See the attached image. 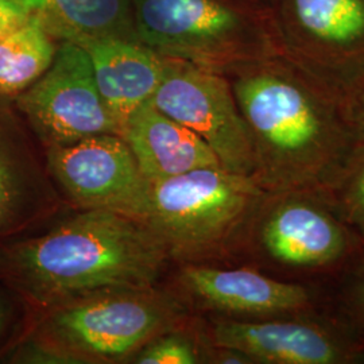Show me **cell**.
I'll return each instance as SVG.
<instances>
[{
  "label": "cell",
  "mask_w": 364,
  "mask_h": 364,
  "mask_svg": "<svg viewBox=\"0 0 364 364\" xmlns=\"http://www.w3.org/2000/svg\"><path fill=\"white\" fill-rule=\"evenodd\" d=\"M208 338L196 341L192 335L173 329L150 341L136 358L141 364H196L208 362Z\"/></svg>",
  "instance_id": "d6986e66"
},
{
  "label": "cell",
  "mask_w": 364,
  "mask_h": 364,
  "mask_svg": "<svg viewBox=\"0 0 364 364\" xmlns=\"http://www.w3.org/2000/svg\"><path fill=\"white\" fill-rule=\"evenodd\" d=\"M22 304L25 302L0 282V356L11 351L25 335V331H21Z\"/></svg>",
  "instance_id": "44dd1931"
},
{
  "label": "cell",
  "mask_w": 364,
  "mask_h": 364,
  "mask_svg": "<svg viewBox=\"0 0 364 364\" xmlns=\"http://www.w3.org/2000/svg\"><path fill=\"white\" fill-rule=\"evenodd\" d=\"M150 102L197 134L224 169L254 178L252 141L225 75L165 57L161 82Z\"/></svg>",
  "instance_id": "ba28073f"
},
{
  "label": "cell",
  "mask_w": 364,
  "mask_h": 364,
  "mask_svg": "<svg viewBox=\"0 0 364 364\" xmlns=\"http://www.w3.org/2000/svg\"><path fill=\"white\" fill-rule=\"evenodd\" d=\"M318 193L364 242V141L356 142L336 177Z\"/></svg>",
  "instance_id": "ac0fdd59"
},
{
  "label": "cell",
  "mask_w": 364,
  "mask_h": 364,
  "mask_svg": "<svg viewBox=\"0 0 364 364\" xmlns=\"http://www.w3.org/2000/svg\"><path fill=\"white\" fill-rule=\"evenodd\" d=\"M33 136L13 100L0 97V245L45 219L55 201Z\"/></svg>",
  "instance_id": "4fadbf2b"
},
{
  "label": "cell",
  "mask_w": 364,
  "mask_h": 364,
  "mask_svg": "<svg viewBox=\"0 0 364 364\" xmlns=\"http://www.w3.org/2000/svg\"><path fill=\"white\" fill-rule=\"evenodd\" d=\"M46 170L82 210H109L144 219L150 183L130 146L117 134L45 149Z\"/></svg>",
  "instance_id": "8fae6325"
},
{
  "label": "cell",
  "mask_w": 364,
  "mask_h": 364,
  "mask_svg": "<svg viewBox=\"0 0 364 364\" xmlns=\"http://www.w3.org/2000/svg\"><path fill=\"white\" fill-rule=\"evenodd\" d=\"M279 55L336 97L364 80V0H269Z\"/></svg>",
  "instance_id": "52a82bcc"
},
{
  "label": "cell",
  "mask_w": 364,
  "mask_h": 364,
  "mask_svg": "<svg viewBox=\"0 0 364 364\" xmlns=\"http://www.w3.org/2000/svg\"><path fill=\"white\" fill-rule=\"evenodd\" d=\"M14 105L45 149L95 135H120L88 54L72 41H60L50 68L14 99Z\"/></svg>",
  "instance_id": "9c48e42d"
},
{
  "label": "cell",
  "mask_w": 364,
  "mask_h": 364,
  "mask_svg": "<svg viewBox=\"0 0 364 364\" xmlns=\"http://www.w3.org/2000/svg\"><path fill=\"white\" fill-rule=\"evenodd\" d=\"M122 136L149 183L221 166L213 150L197 134L161 112L150 100L129 117Z\"/></svg>",
  "instance_id": "9a60e30c"
},
{
  "label": "cell",
  "mask_w": 364,
  "mask_h": 364,
  "mask_svg": "<svg viewBox=\"0 0 364 364\" xmlns=\"http://www.w3.org/2000/svg\"><path fill=\"white\" fill-rule=\"evenodd\" d=\"M266 195L254 178L223 166L192 170L150 183L144 221L170 258L215 264L245 252Z\"/></svg>",
  "instance_id": "277c9868"
},
{
  "label": "cell",
  "mask_w": 364,
  "mask_h": 364,
  "mask_svg": "<svg viewBox=\"0 0 364 364\" xmlns=\"http://www.w3.org/2000/svg\"><path fill=\"white\" fill-rule=\"evenodd\" d=\"M138 41L156 54L228 75L279 55L273 15L260 0H131Z\"/></svg>",
  "instance_id": "5b68a950"
},
{
  "label": "cell",
  "mask_w": 364,
  "mask_h": 364,
  "mask_svg": "<svg viewBox=\"0 0 364 364\" xmlns=\"http://www.w3.org/2000/svg\"><path fill=\"white\" fill-rule=\"evenodd\" d=\"M225 76L252 141L255 182L266 192L324 189L356 144L340 99L282 55Z\"/></svg>",
  "instance_id": "7a4b0ae2"
},
{
  "label": "cell",
  "mask_w": 364,
  "mask_h": 364,
  "mask_svg": "<svg viewBox=\"0 0 364 364\" xmlns=\"http://www.w3.org/2000/svg\"><path fill=\"white\" fill-rule=\"evenodd\" d=\"M58 41L115 37L138 41L131 0H23Z\"/></svg>",
  "instance_id": "2e32d148"
},
{
  "label": "cell",
  "mask_w": 364,
  "mask_h": 364,
  "mask_svg": "<svg viewBox=\"0 0 364 364\" xmlns=\"http://www.w3.org/2000/svg\"><path fill=\"white\" fill-rule=\"evenodd\" d=\"M212 346L242 352L251 363H364V348L333 311L269 320L212 317Z\"/></svg>",
  "instance_id": "30bf717a"
},
{
  "label": "cell",
  "mask_w": 364,
  "mask_h": 364,
  "mask_svg": "<svg viewBox=\"0 0 364 364\" xmlns=\"http://www.w3.org/2000/svg\"><path fill=\"white\" fill-rule=\"evenodd\" d=\"M60 41L34 14L0 38V97L13 100L30 88L53 64Z\"/></svg>",
  "instance_id": "e0dca14e"
},
{
  "label": "cell",
  "mask_w": 364,
  "mask_h": 364,
  "mask_svg": "<svg viewBox=\"0 0 364 364\" xmlns=\"http://www.w3.org/2000/svg\"><path fill=\"white\" fill-rule=\"evenodd\" d=\"M72 42L88 54L99 91L122 135L129 117L156 93L165 57L129 39L85 37Z\"/></svg>",
  "instance_id": "5bb4252c"
},
{
  "label": "cell",
  "mask_w": 364,
  "mask_h": 364,
  "mask_svg": "<svg viewBox=\"0 0 364 364\" xmlns=\"http://www.w3.org/2000/svg\"><path fill=\"white\" fill-rule=\"evenodd\" d=\"M340 103L356 142H362L364 141V80L343 97Z\"/></svg>",
  "instance_id": "7402d4cb"
},
{
  "label": "cell",
  "mask_w": 364,
  "mask_h": 364,
  "mask_svg": "<svg viewBox=\"0 0 364 364\" xmlns=\"http://www.w3.org/2000/svg\"><path fill=\"white\" fill-rule=\"evenodd\" d=\"M245 252L263 273L326 290L359 266L364 242L318 192H266Z\"/></svg>",
  "instance_id": "8992f818"
},
{
  "label": "cell",
  "mask_w": 364,
  "mask_h": 364,
  "mask_svg": "<svg viewBox=\"0 0 364 364\" xmlns=\"http://www.w3.org/2000/svg\"><path fill=\"white\" fill-rule=\"evenodd\" d=\"M188 317L181 299L156 287L90 296L43 311L14 347V362H115Z\"/></svg>",
  "instance_id": "3957f363"
},
{
  "label": "cell",
  "mask_w": 364,
  "mask_h": 364,
  "mask_svg": "<svg viewBox=\"0 0 364 364\" xmlns=\"http://www.w3.org/2000/svg\"><path fill=\"white\" fill-rule=\"evenodd\" d=\"M180 285L201 311L235 320H269L332 311L328 293L287 282L252 266L183 263Z\"/></svg>",
  "instance_id": "7c38bea8"
},
{
  "label": "cell",
  "mask_w": 364,
  "mask_h": 364,
  "mask_svg": "<svg viewBox=\"0 0 364 364\" xmlns=\"http://www.w3.org/2000/svg\"><path fill=\"white\" fill-rule=\"evenodd\" d=\"M260 1H264V3H269V0H260Z\"/></svg>",
  "instance_id": "cb8c5ba5"
},
{
  "label": "cell",
  "mask_w": 364,
  "mask_h": 364,
  "mask_svg": "<svg viewBox=\"0 0 364 364\" xmlns=\"http://www.w3.org/2000/svg\"><path fill=\"white\" fill-rule=\"evenodd\" d=\"M169 251L144 221L82 210L46 234L0 245V282L43 312L100 293L154 287Z\"/></svg>",
  "instance_id": "6da1fadb"
},
{
  "label": "cell",
  "mask_w": 364,
  "mask_h": 364,
  "mask_svg": "<svg viewBox=\"0 0 364 364\" xmlns=\"http://www.w3.org/2000/svg\"><path fill=\"white\" fill-rule=\"evenodd\" d=\"M332 311L364 348V258L338 287Z\"/></svg>",
  "instance_id": "ffe728a7"
},
{
  "label": "cell",
  "mask_w": 364,
  "mask_h": 364,
  "mask_svg": "<svg viewBox=\"0 0 364 364\" xmlns=\"http://www.w3.org/2000/svg\"><path fill=\"white\" fill-rule=\"evenodd\" d=\"M33 15L23 0H0V38L25 25Z\"/></svg>",
  "instance_id": "603a6c76"
}]
</instances>
